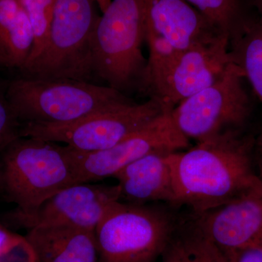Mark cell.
<instances>
[{
  "label": "cell",
  "mask_w": 262,
  "mask_h": 262,
  "mask_svg": "<svg viewBox=\"0 0 262 262\" xmlns=\"http://www.w3.org/2000/svg\"><path fill=\"white\" fill-rule=\"evenodd\" d=\"M206 16L229 42L241 35L249 21L242 0H186Z\"/></svg>",
  "instance_id": "cell-19"
},
{
  "label": "cell",
  "mask_w": 262,
  "mask_h": 262,
  "mask_svg": "<svg viewBox=\"0 0 262 262\" xmlns=\"http://www.w3.org/2000/svg\"><path fill=\"white\" fill-rule=\"evenodd\" d=\"M167 111H172L155 98L135 101L91 114L70 123H26L20 136L36 138L70 146L80 153L98 152L116 145Z\"/></svg>",
  "instance_id": "cell-7"
},
{
  "label": "cell",
  "mask_w": 262,
  "mask_h": 262,
  "mask_svg": "<svg viewBox=\"0 0 262 262\" xmlns=\"http://www.w3.org/2000/svg\"><path fill=\"white\" fill-rule=\"evenodd\" d=\"M142 2L146 30L163 37L180 51L228 39L186 0Z\"/></svg>",
  "instance_id": "cell-13"
},
{
  "label": "cell",
  "mask_w": 262,
  "mask_h": 262,
  "mask_svg": "<svg viewBox=\"0 0 262 262\" xmlns=\"http://www.w3.org/2000/svg\"><path fill=\"white\" fill-rule=\"evenodd\" d=\"M253 6L258 12V16L262 18V0H251Z\"/></svg>",
  "instance_id": "cell-27"
},
{
  "label": "cell",
  "mask_w": 262,
  "mask_h": 262,
  "mask_svg": "<svg viewBox=\"0 0 262 262\" xmlns=\"http://www.w3.org/2000/svg\"><path fill=\"white\" fill-rule=\"evenodd\" d=\"M211 246L217 262H262V246H248L228 251H220Z\"/></svg>",
  "instance_id": "cell-22"
},
{
  "label": "cell",
  "mask_w": 262,
  "mask_h": 262,
  "mask_svg": "<svg viewBox=\"0 0 262 262\" xmlns=\"http://www.w3.org/2000/svg\"><path fill=\"white\" fill-rule=\"evenodd\" d=\"M229 40L222 38L181 51L162 80L149 93L169 110L206 89L225 73L232 63Z\"/></svg>",
  "instance_id": "cell-11"
},
{
  "label": "cell",
  "mask_w": 262,
  "mask_h": 262,
  "mask_svg": "<svg viewBox=\"0 0 262 262\" xmlns=\"http://www.w3.org/2000/svg\"><path fill=\"white\" fill-rule=\"evenodd\" d=\"M232 63L242 70L245 79L262 104V18H251L239 37L229 43ZM262 133V129L261 133Z\"/></svg>",
  "instance_id": "cell-17"
},
{
  "label": "cell",
  "mask_w": 262,
  "mask_h": 262,
  "mask_svg": "<svg viewBox=\"0 0 262 262\" xmlns=\"http://www.w3.org/2000/svg\"><path fill=\"white\" fill-rule=\"evenodd\" d=\"M94 1L96 2L98 9H99L101 13H103L107 8L112 0H94Z\"/></svg>",
  "instance_id": "cell-26"
},
{
  "label": "cell",
  "mask_w": 262,
  "mask_h": 262,
  "mask_svg": "<svg viewBox=\"0 0 262 262\" xmlns=\"http://www.w3.org/2000/svg\"><path fill=\"white\" fill-rule=\"evenodd\" d=\"M189 144L174 122L171 111H167L110 149L89 154L72 149L79 183H91L114 178L129 164L151 153L183 151Z\"/></svg>",
  "instance_id": "cell-9"
},
{
  "label": "cell",
  "mask_w": 262,
  "mask_h": 262,
  "mask_svg": "<svg viewBox=\"0 0 262 262\" xmlns=\"http://www.w3.org/2000/svg\"><path fill=\"white\" fill-rule=\"evenodd\" d=\"M173 206L201 213L261 189L257 138L246 130L225 131L187 151H176Z\"/></svg>",
  "instance_id": "cell-1"
},
{
  "label": "cell",
  "mask_w": 262,
  "mask_h": 262,
  "mask_svg": "<svg viewBox=\"0 0 262 262\" xmlns=\"http://www.w3.org/2000/svg\"><path fill=\"white\" fill-rule=\"evenodd\" d=\"M37 262H98L95 231L68 226H40L25 237Z\"/></svg>",
  "instance_id": "cell-15"
},
{
  "label": "cell",
  "mask_w": 262,
  "mask_h": 262,
  "mask_svg": "<svg viewBox=\"0 0 262 262\" xmlns=\"http://www.w3.org/2000/svg\"><path fill=\"white\" fill-rule=\"evenodd\" d=\"M20 137V123L6 97L0 95V156L4 150Z\"/></svg>",
  "instance_id": "cell-21"
},
{
  "label": "cell",
  "mask_w": 262,
  "mask_h": 262,
  "mask_svg": "<svg viewBox=\"0 0 262 262\" xmlns=\"http://www.w3.org/2000/svg\"><path fill=\"white\" fill-rule=\"evenodd\" d=\"M0 262H37L34 251L25 237L0 255Z\"/></svg>",
  "instance_id": "cell-23"
},
{
  "label": "cell",
  "mask_w": 262,
  "mask_h": 262,
  "mask_svg": "<svg viewBox=\"0 0 262 262\" xmlns=\"http://www.w3.org/2000/svg\"><path fill=\"white\" fill-rule=\"evenodd\" d=\"M34 43L32 24L20 0H0V67L22 72Z\"/></svg>",
  "instance_id": "cell-16"
},
{
  "label": "cell",
  "mask_w": 262,
  "mask_h": 262,
  "mask_svg": "<svg viewBox=\"0 0 262 262\" xmlns=\"http://www.w3.org/2000/svg\"><path fill=\"white\" fill-rule=\"evenodd\" d=\"M257 159L259 171L262 170V133L257 137Z\"/></svg>",
  "instance_id": "cell-25"
},
{
  "label": "cell",
  "mask_w": 262,
  "mask_h": 262,
  "mask_svg": "<svg viewBox=\"0 0 262 262\" xmlns=\"http://www.w3.org/2000/svg\"><path fill=\"white\" fill-rule=\"evenodd\" d=\"M79 184L70 146L20 136L0 156V193L17 205L15 214L34 211L50 196Z\"/></svg>",
  "instance_id": "cell-2"
},
{
  "label": "cell",
  "mask_w": 262,
  "mask_h": 262,
  "mask_svg": "<svg viewBox=\"0 0 262 262\" xmlns=\"http://www.w3.org/2000/svg\"><path fill=\"white\" fill-rule=\"evenodd\" d=\"M161 256L162 262H217L190 211L186 213Z\"/></svg>",
  "instance_id": "cell-18"
},
{
  "label": "cell",
  "mask_w": 262,
  "mask_h": 262,
  "mask_svg": "<svg viewBox=\"0 0 262 262\" xmlns=\"http://www.w3.org/2000/svg\"><path fill=\"white\" fill-rule=\"evenodd\" d=\"M259 177L261 178V182H262V170H259Z\"/></svg>",
  "instance_id": "cell-28"
},
{
  "label": "cell",
  "mask_w": 262,
  "mask_h": 262,
  "mask_svg": "<svg viewBox=\"0 0 262 262\" xmlns=\"http://www.w3.org/2000/svg\"><path fill=\"white\" fill-rule=\"evenodd\" d=\"M175 152H152L122 168L114 177L118 181L120 200L132 204L161 203L173 206Z\"/></svg>",
  "instance_id": "cell-14"
},
{
  "label": "cell",
  "mask_w": 262,
  "mask_h": 262,
  "mask_svg": "<svg viewBox=\"0 0 262 262\" xmlns=\"http://www.w3.org/2000/svg\"><path fill=\"white\" fill-rule=\"evenodd\" d=\"M242 70L233 63L214 83L189 96L171 111L179 130L196 142L225 131L246 130L252 102Z\"/></svg>",
  "instance_id": "cell-8"
},
{
  "label": "cell",
  "mask_w": 262,
  "mask_h": 262,
  "mask_svg": "<svg viewBox=\"0 0 262 262\" xmlns=\"http://www.w3.org/2000/svg\"><path fill=\"white\" fill-rule=\"evenodd\" d=\"M94 0H56L42 51L22 71L24 76L91 82L92 48L100 15Z\"/></svg>",
  "instance_id": "cell-6"
},
{
  "label": "cell",
  "mask_w": 262,
  "mask_h": 262,
  "mask_svg": "<svg viewBox=\"0 0 262 262\" xmlns=\"http://www.w3.org/2000/svg\"><path fill=\"white\" fill-rule=\"evenodd\" d=\"M20 2L32 24L34 37V48L26 65L27 67L35 59L44 48L56 0H20Z\"/></svg>",
  "instance_id": "cell-20"
},
{
  "label": "cell",
  "mask_w": 262,
  "mask_h": 262,
  "mask_svg": "<svg viewBox=\"0 0 262 262\" xmlns=\"http://www.w3.org/2000/svg\"><path fill=\"white\" fill-rule=\"evenodd\" d=\"M98 18L93 41V72L100 80L127 94L140 92L147 59L146 17L142 0H112Z\"/></svg>",
  "instance_id": "cell-4"
},
{
  "label": "cell",
  "mask_w": 262,
  "mask_h": 262,
  "mask_svg": "<svg viewBox=\"0 0 262 262\" xmlns=\"http://www.w3.org/2000/svg\"><path fill=\"white\" fill-rule=\"evenodd\" d=\"M167 203L120 201L95 229L100 262H155L186 213Z\"/></svg>",
  "instance_id": "cell-5"
},
{
  "label": "cell",
  "mask_w": 262,
  "mask_h": 262,
  "mask_svg": "<svg viewBox=\"0 0 262 262\" xmlns=\"http://www.w3.org/2000/svg\"><path fill=\"white\" fill-rule=\"evenodd\" d=\"M21 238V236L10 232L0 225V255L13 247Z\"/></svg>",
  "instance_id": "cell-24"
},
{
  "label": "cell",
  "mask_w": 262,
  "mask_h": 262,
  "mask_svg": "<svg viewBox=\"0 0 262 262\" xmlns=\"http://www.w3.org/2000/svg\"><path fill=\"white\" fill-rule=\"evenodd\" d=\"M120 200L118 184L79 183L61 189L27 214L10 215L27 229L40 226H68L95 231Z\"/></svg>",
  "instance_id": "cell-10"
},
{
  "label": "cell",
  "mask_w": 262,
  "mask_h": 262,
  "mask_svg": "<svg viewBox=\"0 0 262 262\" xmlns=\"http://www.w3.org/2000/svg\"><path fill=\"white\" fill-rule=\"evenodd\" d=\"M6 98L20 125L70 123L105 108L134 101L107 85L27 76L10 82Z\"/></svg>",
  "instance_id": "cell-3"
},
{
  "label": "cell",
  "mask_w": 262,
  "mask_h": 262,
  "mask_svg": "<svg viewBox=\"0 0 262 262\" xmlns=\"http://www.w3.org/2000/svg\"><path fill=\"white\" fill-rule=\"evenodd\" d=\"M191 213L202 234L215 249L262 246V188L223 206Z\"/></svg>",
  "instance_id": "cell-12"
}]
</instances>
